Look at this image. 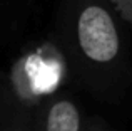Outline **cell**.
I'll list each match as a JSON object with an SVG mask.
<instances>
[{
	"label": "cell",
	"instance_id": "obj_1",
	"mask_svg": "<svg viewBox=\"0 0 132 131\" xmlns=\"http://www.w3.org/2000/svg\"><path fill=\"white\" fill-rule=\"evenodd\" d=\"M54 44L80 89L105 104L124 101L132 59L124 20L109 0H59Z\"/></svg>",
	"mask_w": 132,
	"mask_h": 131
},
{
	"label": "cell",
	"instance_id": "obj_2",
	"mask_svg": "<svg viewBox=\"0 0 132 131\" xmlns=\"http://www.w3.org/2000/svg\"><path fill=\"white\" fill-rule=\"evenodd\" d=\"M85 114L69 94L47 96L32 113V131H84Z\"/></svg>",
	"mask_w": 132,
	"mask_h": 131
},
{
	"label": "cell",
	"instance_id": "obj_3",
	"mask_svg": "<svg viewBox=\"0 0 132 131\" xmlns=\"http://www.w3.org/2000/svg\"><path fill=\"white\" fill-rule=\"evenodd\" d=\"M32 113L0 98V131H32Z\"/></svg>",
	"mask_w": 132,
	"mask_h": 131
},
{
	"label": "cell",
	"instance_id": "obj_4",
	"mask_svg": "<svg viewBox=\"0 0 132 131\" xmlns=\"http://www.w3.org/2000/svg\"><path fill=\"white\" fill-rule=\"evenodd\" d=\"M109 2L124 20V24L132 29V0H109Z\"/></svg>",
	"mask_w": 132,
	"mask_h": 131
},
{
	"label": "cell",
	"instance_id": "obj_5",
	"mask_svg": "<svg viewBox=\"0 0 132 131\" xmlns=\"http://www.w3.org/2000/svg\"><path fill=\"white\" fill-rule=\"evenodd\" d=\"M84 131H116L100 116H85Z\"/></svg>",
	"mask_w": 132,
	"mask_h": 131
},
{
	"label": "cell",
	"instance_id": "obj_6",
	"mask_svg": "<svg viewBox=\"0 0 132 131\" xmlns=\"http://www.w3.org/2000/svg\"><path fill=\"white\" fill-rule=\"evenodd\" d=\"M5 2H12V0H0V7H2V3H5Z\"/></svg>",
	"mask_w": 132,
	"mask_h": 131
}]
</instances>
